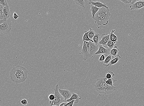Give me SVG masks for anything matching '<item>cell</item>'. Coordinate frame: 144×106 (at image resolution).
<instances>
[{
	"instance_id": "obj_1",
	"label": "cell",
	"mask_w": 144,
	"mask_h": 106,
	"mask_svg": "<svg viewBox=\"0 0 144 106\" xmlns=\"http://www.w3.org/2000/svg\"><path fill=\"white\" fill-rule=\"evenodd\" d=\"M28 73V71L26 68L21 66H16L10 71V79L16 84L23 83L27 79Z\"/></svg>"
},
{
	"instance_id": "obj_2",
	"label": "cell",
	"mask_w": 144,
	"mask_h": 106,
	"mask_svg": "<svg viewBox=\"0 0 144 106\" xmlns=\"http://www.w3.org/2000/svg\"><path fill=\"white\" fill-rule=\"evenodd\" d=\"M94 85L95 90L100 93L104 95L111 94L116 90V88L106 84L105 78H98Z\"/></svg>"
},
{
	"instance_id": "obj_3",
	"label": "cell",
	"mask_w": 144,
	"mask_h": 106,
	"mask_svg": "<svg viewBox=\"0 0 144 106\" xmlns=\"http://www.w3.org/2000/svg\"><path fill=\"white\" fill-rule=\"evenodd\" d=\"M111 15L109 8L102 7L95 14L93 19L98 25L105 26L108 24L109 20Z\"/></svg>"
},
{
	"instance_id": "obj_4",
	"label": "cell",
	"mask_w": 144,
	"mask_h": 106,
	"mask_svg": "<svg viewBox=\"0 0 144 106\" xmlns=\"http://www.w3.org/2000/svg\"><path fill=\"white\" fill-rule=\"evenodd\" d=\"M12 28V23L10 18L0 21V33L1 35L7 34L10 33Z\"/></svg>"
},
{
	"instance_id": "obj_5",
	"label": "cell",
	"mask_w": 144,
	"mask_h": 106,
	"mask_svg": "<svg viewBox=\"0 0 144 106\" xmlns=\"http://www.w3.org/2000/svg\"><path fill=\"white\" fill-rule=\"evenodd\" d=\"M54 95L55 98L53 101H49V106L55 105L59 106L60 104L63 102L64 98L58 92V85L57 84L54 89Z\"/></svg>"
},
{
	"instance_id": "obj_6",
	"label": "cell",
	"mask_w": 144,
	"mask_h": 106,
	"mask_svg": "<svg viewBox=\"0 0 144 106\" xmlns=\"http://www.w3.org/2000/svg\"><path fill=\"white\" fill-rule=\"evenodd\" d=\"M90 46L89 48V53L90 54L91 58L93 57L94 55L98 52L99 48L98 45H96L93 42H89Z\"/></svg>"
},
{
	"instance_id": "obj_7",
	"label": "cell",
	"mask_w": 144,
	"mask_h": 106,
	"mask_svg": "<svg viewBox=\"0 0 144 106\" xmlns=\"http://www.w3.org/2000/svg\"><path fill=\"white\" fill-rule=\"evenodd\" d=\"M81 54L83 56V60L84 61L91 57L90 54L88 50V48L86 46L85 41H83V45L82 49L81 51Z\"/></svg>"
},
{
	"instance_id": "obj_8",
	"label": "cell",
	"mask_w": 144,
	"mask_h": 106,
	"mask_svg": "<svg viewBox=\"0 0 144 106\" xmlns=\"http://www.w3.org/2000/svg\"><path fill=\"white\" fill-rule=\"evenodd\" d=\"M58 92L64 98V101H66L70 98L72 96L73 93L70 91L68 90H62L58 89Z\"/></svg>"
},
{
	"instance_id": "obj_9",
	"label": "cell",
	"mask_w": 144,
	"mask_h": 106,
	"mask_svg": "<svg viewBox=\"0 0 144 106\" xmlns=\"http://www.w3.org/2000/svg\"><path fill=\"white\" fill-rule=\"evenodd\" d=\"M99 46V49L96 53L95 55H99V54H105L107 56L110 55V50L108 48L106 49L102 45L98 44Z\"/></svg>"
},
{
	"instance_id": "obj_10",
	"label": "cell",
	"mask_w": 144,
	"mask_h": 106,
	"mask_svg": "<svg viewBox=\"0 0 144 106\" xmlns=\"http://www.w3.org/2000/svg\"><path fill=\"white\" fill-rule=\"evenodd\" d=\"M144 7V1H138L133 4H131L130 7L131 10H138Z\"/></svg>"
},
{
	"instance_id": "obj_11",
	"label": "cell",
	"mask_w": 144,
	"mask_h": 106,
	"mask_svg": "<svg viewBox=\"0 0 144 106\" xmlns=\"http://www.w3.org/2000/svg\"><path fill=\"white\" fill-rule=\"evenodd\" d=\"M110 34H104L101 36V40L100 41L98 44L102 45L105 47H106L107 44L110 40Z\"/></svg>"
},
{
	"instance_id": "obj_12",
	"label": "cell",
	"mask_w": 144,
	"mask_h": 106,
	"mask_svg": "<svg viewBox=\"0 0 144 106\" xmlns=\"http://www.w3.org/2000/svg\"><path fill=\"white\" fill-rule=\"evenodd\" d=\"M89 4H90V5L92 4V5H93L98 8H102V7H105L106 8H109L107 6L106 4H103L100 1L94 2L91 1H89Z\"/></svg>"
},
{
	"instance_id": "obj_13",
	"label": "cell",
	"mask_w": 144,
	"mask_h": 106,
	"mask_svg": "<svg viewBox=\"0 0 144 106\" xmlns=\"http://www.w3.org/2000/svg\"><path fill=\"white\" fill-rule=\"evenodd\" d=\"M81 98H79V97L78 95H77V94L73 93L72 96H71L70 98L66 101H63V102H69L74 100H75V103L77 104L79 102V100L81 99Z\"/></svg>"
},
{
	"instance_id": "obj_14",
	"label": "cell",
	"mask_w": 144,
	"mask_h": 106,
	"mask_svg": "<svg viewBox=\"0 0 144 106\" xmlns=\"http://www.w3.org/2000/svg\"><path fill=\"white\" fill-rule=\"evenodd\" d=\"M10 13L9 7H4L3 10V17L4 19H8L10 18Z\"/></svg>"
},
{
	"instance_id": "obj_15",
	"label": "cell",
	"mask_w": 144,
	"mask_h": 106,
	"mask_svg": "<svg viewBox=\"0 0 144 106\" xmlns=\"http://www.w3.org/2000/svg\"><path fill=\"white\" fill-rule=\"evenodd\" d=\"M100 8L95 6L93 5H91V12L92 18L93 19L95 18V16L98 12L99 11Z\"/></svg>"
},
{
	"instance_id": "obj_16",
	"label": "cell",
	"mask_w": 144,
	"mask_h": 106,
	"mask_svg": "<svg viewBox=\"0 0 144 106\" xmlns=\"http://www.w3.org/2000/svg\"><path fill=\"white\" fill-rule=\"evenodd\" d=\"M115 30H112L111 32L109 33V34L110 35V40H111L114 43H118L117 41V38L116 35L114 34Z\"/></svg>"
},
{
	"instance_id": "obj_17",
	"label": "cell",
	"mask_w": 144,
	"mask_h": 106,
	"mask_svg": "<svg viewBox=\"0 0 144 106\" xmlns=\"http://www.w3.org/2000/svg\"><path fill=\"white\" fill-rule=\"evenodd\" d=\"M119 50L117 46H115L113 49L110 50V55L113 57H116L118 55V53Z\"/></svg>"
},
{
	"instance_id": "obj_18",
	"label": "cell",
	"mask_w": 144,
	"mask_h": 106,
	"mask_svg": "<svg viewBox=\"0 0 144 106\" xmlns=\"http://www.w3.org/2000/svg\"><path fill=\"white\" fill-rule=\"evenodd\" d=\"M90 30L88 31H84V34L83 36L82 41H85L88 42L90 41L93 42V41L89 39L88 37V34L89 32L90 31Z\"/></svg>"
},
{
	"instance_id": "obj_19",
	"label": "cell",
	"mask_w": 144,
	"mask_h": 106,
	"mask_svg": "<svg viewBox=\"0 0 144 106\" xmlns=\"http://www.w3.org/2000/svg\"><path fill=\"white\" fill-rule=\"evenodd\" d=\"M112 60V56L111 55H107L104 60V62L103 66H104L107 67L109 66L110 64L109 63Z\"/></svg>"
},
{
	"instance_id": "obj_20",
	"label": "cell",
	"mask_w": 144,
	"mask_h": 106,
	"mask_svg": "<svg viewBox=\"0 0 144 106\" xmlns=\"http://www.w3.org/2000/svg\"><path fill=\"white\" fill-rule=\"evenodd\" d=\"M100 35L98 33H95V36L92 40L95 45H98L100 42Z\"/></svg>"
},
{
	"instance_id": "obj_21",
	"label": "cell",
	"mask_w": 144,
	"mask_h": 106,
	"mask_svg": "<svg viewBox=\"0 0 144 106\" xmlns=\"http://www.w3.org/2000/svg\"><path fill=\"white\" fill-rule=\"evenodd\" d=\"M121 58V57L119 55H118L116 57H114L113 59H112L110 62L109 64L110 66H113L114 65L116 64L117 62L119 61L120 59Z\"/></svg>"
},
{
	"instance_id": "obj_22",
	"label": "cell",
	"mask_w": 144,
	"mask_h": 106,
	"mask_svg": "<svg viewBox=\"0 0 144 106\" xmlns=\"http://www.w3.org/2000/svg\"><path fill=\"white\" fill-rule=\"evenodd\" d=\"M105 78L106 84L108 85L112 86V87H114L113 84L117 81L116 80L114 79L113 78L108 79H107L106 78Z\"/></svg>"
},
{
	"instance_id": "obj_23",
	"label": "cell",
	"mask_w": 144,
	"mask_h": 106,
	"mask_svg": "<svg viewBox=\"0 0 144 106\" xmlns=\"http://www.w3.org/2000/svg\"><path fill=\"white\" fill-rule=\"evenodd\" d=\"M86 1L85 0H81V1H78V0H75L74 1V2L76 4L81 7L85 8V3Z\"/></svg>"
},
{
	"instance_id": "obj_24",
	"label": "cell",
	"mask_w": 144,
	"mask_h": 106,
	"mask_svg": "<svg viewBox=\"0 0 144 106\" xmlns=\"http://www.w3.org/2000/svg\"><path fill=\"white\" fill-rule=\"evenodd\" d=\"M115 76V74L113 72L111 71H109L107 72L106 74V78L107 79H110L113 78V77H114Z\"/></svg>"
},
{
	"instance_id": "obj_25",
	"label": "cell",
	"mask_w": 144,
	"mask_h": 106,
	"mask_svg": "<svg viewBox=\"0 0 144 106\" xmlns=\"http://www.w3.org/2000/svg\"><path fill=\"white\" fill-rule=\"evenodd\" d=\"M115 44H116V43L110 40H109V41L107 42L106 45V47H108L109 48L110 50H111L112 49H113V47L115 46Z\"/></svg>"
},
{
	"instance_id": "obj_26",
	"label": "cell",
	"mask_w": 144,
	"mask_h": 106,
	"mask_svg": "<svg viewBox=\"0 0 144 106\" xmlns=\"http://www.w3.org/2000/svg\"><path fill=\"white\" fill-rule=\"evenodd\" d=\"M4 8V7L0 5V21H2L5 19L3 17Z\"/></svg>"
},
{
	"instance_id": "obj_27",
	"label": "cell",
	"mask_w": 144,
	"mask_h": 106,
	"mask_svg": "<svg viewBox=\"0 0 144 106\" xmlns=\"http://www.w3.org/2000/svg\"><path fill=\"white\" fill-rule=\"evenodd\" d=\"M90 31L89 32L88 34V37L89 39L92 40L95 36V32L94 31L93 29H92L91 28H90Z\"/></svg>"
},
{
	"instance_id": "obj_28",
	"label": "cell",
	"mask_w": 144,
	"mask_h": 106,
	"mask_svg": "<svg viewBox=\"0 0 144 106\" xmlns=\"http://www.w3.org/2000/svg\"><path fill=\"white\" fill-rule=\"evenodd\" d=\"M0 5H2L4 7L8 6L7 1L6 0H1L0 1Z\"/></svg>"
},
{
	"instance_id": "obj_29",
	"label": "cell",
	"mask_w": 144,
	"mask_h": 106,
	"mask_svg": "<svg viewBox=\"0 0 144 106\" xmlns=\"http://www.w3.org/2000/svg\"><path fill=\"white\" fill-rule=\"evenodd\" d=\"M106 58L104 54H102L100 57L99 59V61L103 62L104 61Z\"/></svg>"
},
{
	"instance_id": "obj_30",
	"label": "cell",
	"mask_w": 144,
	"mask_h": 106,
	"mask_svg": "<svg viewBox=\"0 0 144 106\" xmlns=\"http://www.w3.org/2000/svg\"><path fill=\"white\" fill-rule=\"evenodd\" d=\"M48 98H49L50 101H53L54 100V98H55V96H54V95L51 94L49 95Z\"/></svg>"
},
{
	"instance_id": "obj_31",
	"label": "cell",
	"mask_w": 144,
	"mask_h": 106,
	"mask_svg": "<svg viewBox=\"0 0 144 106\" xmlns=\"http://www.w3.org/2000/svg\"><path fill=\"white\" fill-rule=\"evenodd\" d=\"M21 104L23 105H26L28 104V101L26 99H24L22 100L21 102Z\"/></svg>"
},
{
	"instance_id": "obj_32",
	"label": "cell",
	"mask_w": 144,
	"mask_h": 106,
	"mask_svg": "<svg viewBox=\"0 0 144 106\" xmlns=\"http://www.w3.org/2000/svg\"><path fill=\"white\" fill-rule=\"evenodd\" d=\"M75 100H74L70 102H68L65 106H73L74 103H75Z\"/></svg>"
},
{
	"instance_id": "obj_33",
	"label": "cell",
	"mask_w": 144,
	"mask_h": 106,
	"mask_svg": "<svg viewBox=\"0 0 144 106\" xmlns=\"http://www.w3.org/2000/svg\"><path fill=\"white\" fill-rule=\"evenodd\" d=\"M13 17L14 19H17L19 18V16H18V15L17 14L16 12H15L13 15Z\"/></svg>"
},
{
	"instance_id": "obj_34",
	"label": "cell",
	"mask_w": 144,
	"mask_h": 106,
	"mask_svg": "<svg viewBox=\"0 0 144 106\" xmlns=\"http://www.w3.org/2000/svg\"><path fill=\"white\" fill-rule=\"evenodd\" d=\"M138 1L137 0H129L130 4H133L135 3L136 2H137Z\"/></svg>"
},
{
	"instance_id": "obj_35",
	"label": "cell",
	"mask_w": 144,
	"mask_h": 106,
	"mask_svg": "<svg viewBox=\"0 0 144 106\" xmlns=\"http://www.w3.org/2000/svg\"><path fill=\"white\" fill-rule=\"evenodd\" d=\"M121 2L123 3H124L126 4H130L129 0H127V1H120Z\"/></svg>"
},
{
	"instance_id": "obj_36",
	"label": "cell",
	"mask_w": 144,
	"mask_h": 106,
	"mask_svg": "<svg viewBox=\"0 0 144 106\" xmlns=\"http://www.w3.org/2000/svg\"><path fill=\"white\" fill-rule=\"evenodd\" d=\"M85 42H86V46H87L88 50V51L89 52V46H90V44H89V42H88L86 41H85Z\"/></svg>"
},
{
	"instance_id": "obj_37",
	"label": "cell",
	"mask_w": 144,
	"mask_h": 106,
	"mask_svg": "<svg viewBox=\"0 0 144 106\" xmlns=\"http://www.w3.org/2000/svg\"><path fill=\"white\" fill-rule=\"evenodd\" d=\"M67 102H63L60 104L59 106H65L66 105V104H67Z\"/></svg>"
},
{
	"instance_id": "obj_38",
	"label": "cell",
	"mask_w": 144,
	"mask_h": 106,
	"mask_svg": "<svg viewBox=\"0 0 144 106\" xmlns=\"http://www.w3.org/2000/svg\"><path fill=\"white\" fill-rule=\"evenodd\" d=\"M52 106H55V105H53Z\"/></svg>"
},
{
	"instance_id": "obj_39",
	"label": "cell",
	"mask_w": 144,
	"mask_h": 106,
	"mask_svg": "<svg viewBox=\"0 0 144 106\" xmlns=\"http://www.w3.org/2000/svg\"></svg>"
},
{
	"instance_id": "obj_40",
	"label": "cell",
	"mask_w": 144,
	"mask_h": 106,
	"mask_svg": "<svg viewBox=\"0 0 144 106\" xmlns=\"http://www.w3.org/2000/svg\"></svg>"
}]
</instances>
